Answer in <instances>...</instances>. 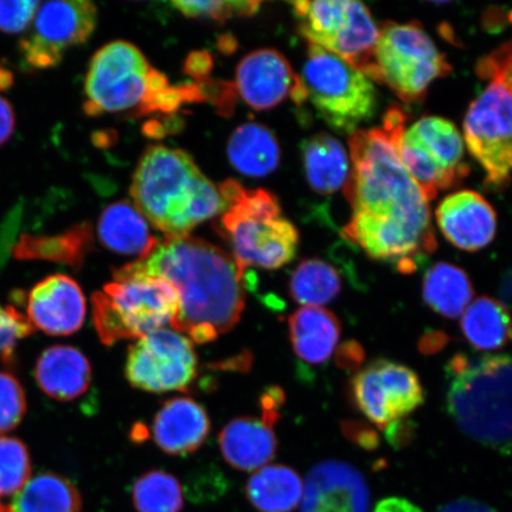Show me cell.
<instances>
[{
  "mask_svg": "<svg viewBox=\"0 0 512 512\" xmlns=\"http://www.w3.org/2000/svg\"><path fill=\"white\" fill-rule=\"evenodd\" d=\"M344 195L352 209L342 234L369 258L412 274L437 249L430 207L380 128L349 137Z\"/></svg>",
  "mask_w": 512,
  "mask_h": 512,
  "instance_id": "1",
  "label": "cell"
},
{
  "mask_svg": "<svg viewBox=\"0 0 512 512\" xmlns=\"http://www.w3.org/2000/svg\"><path fill=\"white\" fill-rule=\"evenodd\" d=\"M246 270L213 243L165 238L149 254L113 272L114 280L158 278L176 288L179 299L172 328L192 342H214L233 330L246 307Z\"/></svg>",
  "mask_w": 512,
  "mask_h": 512,
  "instance_id": "2",
  "label": "cell"
},
{
  "mask_svg": "<svg viewBox=\"0 0 512 512\" xmlns=\"http://www.w3.org/2000/svg\"><path fill=\"white\" fill-rule=\"evenodd\" d=\"M134 206L165 238L187 236L198 224L222 213L219 189L187 153L151 146L134 172Z\"/></svg>",
  "mask_w": 512,
  "mask_h": 512,
  "instance_id": "3",
  "label": "cell"
},
{
  "mask_svg": "<svg viewBox=\"0 0 512 512\" xmlns=\"http://www.w3.org/2000/svg\"><path fill=\"white\" fill-rule=\"evenodd\" d=\"M447 412L459 430L497 450L512 445V356H453L446 366Z\"/></svg>",
  "mask_w": 512,
  "mask_h": 512,
  "instance_id": "4",
  "label": "cell"
},
{
  "mask_svg": "<svg viewBox=\"0 0 512 512\" xmlns=\"http://www.w3.org/2000/svg\"><path fill=\"white\" fill-rule=\"evenodd\" d=\"M223 211L220 233L232 248L233 258L248 266L279 270L290 264L299 246L294 224L281 219L278 198L264 189L249 190L234 179L220 185Z\"/></svg>",
  "mask_w": 512,
  "mask_h": 512,
  "instance_id": "5",
  "label": "cell"
},
{
  "mask_svg": "<svg viewBox=\"0 0 512 512\" xmlns=\"http://www.w3.org/2000/svg\"><path fill=\"white\" fill-rule=\"evenodd\" d=\"M400 107L389 108L383 132L427 202L439 192L459 187L470 175L462 134L450 120L424 117L408 128Z\"/></svg>",
  "mask_w": 512,
  "mask_h": 512,
  "instance_id": "6",
  "label": "cell"
},
{
  "mask_svg": "<svg viewBox=\"0 0 512 512\" xmlns=\"http://www.w3.org/2000/svg\"><path fill=\"white\" fill-rule=\"evenodd\" d=\"M169 86L166 76L151 67L136 46L124 41L108 43L89 63L83 111L88 117L130 110L153 113L158 96Z\"/></svg>",
  "mask_w": 512,
  "mask_h": 512,
  "instance_id": "7",
  "label": "cell"
},
{
  "mask_svg": "<svg viewBox=\"0 0 512 512\" xmlns=\"http://www.w3.org/2000/svg\"><path fill=\"white\" fill-rule=\"evenodd\" d=\"M176 288L163 279L113 280L92 297L93 323L100 341L111 345L140 339L174 323Z\"/></svg>",
  "mask_w": 512,
  "mask_h": 512,
  "instance_id": "8",
  "label": "cell"
},
{
  "mask_svg": "<svg viewBox=\"0 0 512 512\" xmlns=\"http://www.w3.org/2000/svg\"><path fill=\"white\" fill-rule=\"evenodd\" d=\"M302 80L306 101L338 132L351 134L375 117L373 81L330 51L309 44Z\"/></svg>",
  "mask_w": 512,
  "mask_h": 512,
  "instance_id": "9",
  "label": "cell"
},
{
  "mask_svg": "<svg viewBox=\"0 0 512 512\" xmlns=\"http://www.w3.org/2000/svg\"><path fill=\"white\" fill-rule=\"evenodd\" d=\"M376 80L406 104H420L433 83L452 73L451 63L419 22H387L375 50Z\"/></svg>",
  "mask_w": 512,
  "mask_h": 512,
  "instance_id": "10",
  "label": "cell"
},
{
  "mask_svg": "<svg viewBox=\"0 0 512 512\" xmlns=\"http://www.w3.org/2000/svg\"><path fill=\"white\" fill-rule=\"evenodd\" d=\"M292 6L299 30L311 46L330 51L371 81L376 80L380 28L366 5L352 0H303Z\"/></svg>",
  "mask_w": 512,
  "mask_h": 512,
  "instance_id": "11",
  "label": "cell"
},
{
  "mask_svg": "<svg viewBox=\"0 0 512 512\" xmlns=\"http://www.w3.org/2000/svg\"><path fill=\"white\" fill-rule=\"evenodd\" d=\"M467 149L485 172L490 189L503 190L512 178V93L498 81L471 102L464 119Z\"/></svg>",
  "mask_w": 512,
  "mask_h": 512,
  "instance_id": "12",
  "label": "cell"
},
{
  "mask_svg": "<svg viewBox=\"0 0 512 512\" xmlns=\"http://www.w3.org/2000/svg\"><path fill=\"white\" fill-rule=\"evenodd\" d=\"M347 393L352 407L382 431L425 402L418 374L405 364L382 358L352 375Z\"/></svg>",
  "mask_w": 512,
  "mask_h": 512,
  "instance_id": "13",
  "label": "cell"
},
{
  "mask_svg": "<svg viewBox=\"0 0 512 512\" xmlns=\"http://www.w3.org/2000/svg\"><path fill=\"white\" fill-rule=\"evenodd\" d=\"M125 376L144 392H187L198 376L194 344L176 331L152 332L128 347Z\"/></svg>",
  "mask_w": 512,
  "mask_h": 512,
  "instance_id": "14",
  "label": "cell"
},
{
  "mask_svg": "<svg viewBox=\"0 0 512 512\" xmlns=\"http://www.w3.org/2000/svg\"><path fill=\"white\" fill-rule=\"evenodd\" d=\"M96 22L98 9L87 0L41 3L29 34L19 42L24 66L29 70L59 66L68 49L88 41Z\"/></svg>",
  "mask_w": 512,
  "mask_h": 512,
  "instance_id": "15",
  "label": "cell"
},
{
  "mask_svg": "<svg viewBox=\"0 0 512 512\" xmlns=\"http://www.w3.org/2000/svg\"><path fill=\"white\" fill-rule=\"evenodd\" d=\"M236 91L248 106L267 111L291 98L297 105L306 101L299 76L286 57L274 49H260L243 57L236 69Z\"/></svg>",
  "mask_w": 512,
  "mask_h": 512,
  "instance_id": "16",
  "label": "cell"
},
{
  "mask_svg": "<svg viewBox=\"0 0 512 512\" xmlns=\"http://www.w3.org/2000/svg\"><path fill=\"white\" fill-rule=\"evenodd\" d=\"M261 416H243L224 426L219 441L221 453L234 469L251 472L266 466L277 453L274 426L280 419L281 403L261 398Z\"/></svg>",
  "mask_w": 512,
  "mask_h": 512,
  "instance_id": "17",
  "label": "cell"
},
{
  "mask_svg": "<svg viewBox=\"0 0 512 512\" xmlns=\"http://www.w3.org/2000/svg\"><path fill=\"white\" fill-rule=\"evenodd\" d=\"M370 491L356 467L326 460L307 475L300 512H369Z\"/></svg>",
  "mask_w": 512,
  "mask_h": 512,
  "instance_id": "18",
  "label": "cell"
},
{
  "mask_svg": "<svg viewBox=\"0 0 512 512\" xmlns=\"http://www.w3.org/2000/svg\"><path fill=\"white\" fill-rule=\"evenodd\" d=\"M86 313L85 294L80 285L68 275H50L29 293V322L35 329L48 335L75 334L85 323Z\"/></svg>",
  "mask_w": 512,
  "mask_h": 512,
  "instance_id": "19",
  "label": "cell"
},
{
  "mask_svg": "<svg viewBox=\"0 0 512 512\" xmlns=\"http://www.w3.org/2000/svg\"><path fill=\"white\" fill-rule=\"evenodd\" d=\"M435 216L446 240L462 251L473 253L488 247L497 233L496 211L476 191L448 195L439 204Z\"/></svg>",
  "mask_w": 512,
  "mask_h": 512,
  "instance_id": "20",
  "label": "cell"
},
{
  "mask_svg": "<svg viewBox=\"0 0 512 512\" xmlns=\"http://www.w3.org/2000/svg\"><path fill=\"white\" fill-rule=\"evenodd\" d=\"M209 432L210 419L206 408L190 398L164 402L152 424L153 440L170 456H188L196 452Z\"/></svg>",
  "mask_w": 512,
  "mask_h": 512,
  "instance_id": "21",
  "label": "cell"
},
{
  "mask_svg": "<svg viewBox=\"0 0 512 512\" xmlns=\"http://www.w3.org/2000/svg\"><path fill=\"white\" fill-rule=\"evenodd\" d=\"M38 386L49 398L73 401L85 394L92 382V366L79 349L54 345L42 352L36 363Z\"/></svg>",
  "mask_w": 512,
  "mask_h": 512,
  "instance_id": "22",
  "label": "cell"
},
{
  "mask_svg": "<svg viewBox=\"0 0 512 512\" xmlns=\"http://www.w3.org/2000/svg\"><path fill=\"white\" fill-rule=\"evenodd\" d=\"M290 341L296 355L310 364L328 362L342 334L341 322L323 307L305 306L288 318Z\"/></svg>",
  "mask_w": 512,
  "mask_h": 512,
  "instance_id": "23",
  "label": "cell"
},
{
  "mask_svg": "<svg viewBox=\"0 0 512 512\" xmlns=\"http://www.w3.org/2000/svg\"><path fill=\"white\" fill-rule=\"evenodd\" d=\"M99 240L110 251L143 258L158 245L142 213L127 201L108 206L98 222Z\"/></svg>",
  "mask_w": 512,
  "mask_h": 512,
  "instance_id": "24",
  "label": "cell"
},
{
  "mask_svg": "<svg viewBox=\"0 0 512 512\" xmlns=\"http://www.w3.org/2000/svg\"><path fill=\"white\" fill-rule=\"evenodd\" d=\"M307 183L320 195L335 194L347 184L351 165L345 147L328 133H318L302 143Z\"/></svg>",
  "mask_w": 512,
  "mask_h": 512,
  "instance_id": "25",
  "label": "cell"
},
{
  "mask_svg": "<svg viewBox=\"0 0 512 512\" xmlns=\"http://www.w3.org/2000/svg\"><path fill=\"white\" fill-rule=\"evenodd\" d=\"M92 247L93 229L85 222L56 235L23 234L12 253L19 260L59 262L79 271Z\"/></svg>",
  "mask_w": 512,
  "mask_h": 512,
  "instance_id": "26",
  "label": "cell"
},
{
  "mask_svg": "<svg viewBox=\"0 0 512 512\" xmlns=\"http://www.w3.org/2000/svg\"><path fill=\"white\" fill-rule=\"evenodd\" d=\"M228 158L240 174L265 177L278 169L280 146L270 128L246 123L233 132L228 142Z\"/></svg>",
  "mask_w": 512,
  "mask_h": 512,
  "instance_id": "27",
  "label": "cell"
},
{
  "mask_svg": "<svg viewBox=\"0 0 512 512\" xmlns=\"http://www.w3.org/2000/svg\"><path fill=\"white\" fill-rule=\"evenodd\" d=\"M304 483L292 467L266 465L249 477L246 495L256 511L293 512L302 502Z\"/></svg>",
  "mask_w": 512,
  "mask_h": 512,
  "instance_id": "28",
  "label": "cell"
},
{
  "mask_svg": "<svg viewBox=\"0 0 512 512\" xmlns=\"http://www.w3.org/2000/svg\"><path fill=\"white\" fill-rule=\"evenodd\" d=\"M460 329L479 351L501 350L512 343V316L508 306L495 298L480 297L467 307Z\"/></svg>",
  "mask_w": 512,
  "mask_h": 512,
  "instance_id": "29",
  "label": "cell"
},
{
  "mask_svg": "<svg viewBox=\"0 0 512 512\" xmlns=\"http://www.w3.org/2000/svg\"><path fill=\"white\" fill-rule=\"evenodd\" d=\"M475 296L467 273L448 262H437L428 268L422 280V298L432 311L448 319L463 315Z\"/></svg>",
  "mask_w": 512,
  "mask_h": 512,
  "instance_id": "30",
  "label": "cell"
},
{
  "mask_svg": "<svg viewBox=\"0 0 512 512\" xmlns=\"http://www.w3.org/2000/svg\"><path fill=\"white\" fill-rule=\"evenodd\" d=\"M10 508L12 512H81L82 499L69 479L43 473L17 492Z\"/></svg>",
  "mask_w": 512,
  "mask_h": 512,
  "instance_id": "31",
  "label": "cell"
},
{
  "mask_svg": "<svg viewBox=\"0 0 512 512\" xmlns=\"http://www.w3.org/2000/svg\"><path fill=\"white\" fill-rule=\"evenodd\" d=\"M341 274L322 259H305L288 281V293L294 302L319 307L331 302L342 292Z\"/></svg>",
  "mask_w": 512,
  "mask_h": 512,
  "instance_id": "32",
  "label": "cell"
},
{
  "mask_svg": "<svg viewBox=\"0 0 512 512\" xmlns=\"http://www.w3.org/2000/svg\"><path fill=\"white\" fill-rule=\"evenodd\" d=\"M132 498L138 512H182L184 509L181 482L163 470L143 473L133 484Z\"/></svg>",
  "mask_w": 512,
  "mask_h": 512,
  "instance_id": "33",
  "label": "cell"
},
{
  "mask_svg": "<svg viewBox=\"0 0 512 512\" xmlns=\"http://www.w3.org/2000/svg\"><path fill=\"white\" fill-rule=\"evenodd\" d=\"M30 475L27 446L16 438L0 437V496L17 494L29 482Z\"/></svg>",
  "mask_w": 512,
  "mask_h": 512,
  "instance_id": "34",
  "label": "cell"
},
{
  "mask_svg": "<svg viewBox=\"0 0 512 512\" xmlns=\"http://www.w3.org/2000/svg\"><path fill=\"white\" fill-rule=\"evenodd\" d=\"M176 10L190 18H210L226 22L233 17H251L259 11L260 2H178L171 3Z\"/></svg>",
  "mask_w": 512,
  "mask_h": 512,
  "instance_id": "35",
  "label": "cell"
},
{
  "mask_svg": "<svg viewBox=\"0 0 512 512\" xmlns=\"http://www.w3.org/2000/svg\"><path fill=\"white\" fill-rule=\"evenodd\" d=\"M27 412L24 389L14 375L0 371V434L14 430Z\"/></svg>",
  "mask_w": 512,
  "mask_h": 512,
  "instance_id": "36",
  "label": "cell"
},
{
  "mask_svg": "<svg viewBox=\"0 0 512 512\" xmlns=\"http://www.w3.org/2000/svg\"><path fill=\"white\" fill-rule=\"evenodd\" d=\"M476 73L482 80L503 83L512 93V41L480 59Z\"/></svg>",
  "mask_w": 512,
  "mask_h": 512,
  "instance_id": "37",
  "label": "cell"
},
{
  "mask_svg": "<svg viewBox=\"0 0 512 512\" xmlns=\"http://www.w3.org/2000/svg\"><path fill=\"white\" fill-rule=\"evenodd\" d=\"M34 331L28 317L15 307L0 305V354L10 356L19 339L28 337Z\"/></svg>",
  "mask_w": 512,
  "mask_h": 512,
  "instance_id": "38",
  "label": "cell"
},
{
  "mask_svg": "<svg viewBox=\"0 0 512 512\" xmlns=\"http://www.w3.org/2000/svg\"><path fill=\"white\" fill-rule=\"evenodd\" d=\"M41 3L35 0L24 2H0V31L5 34H21L31 28Z\"/></svg>",
  "mask_w": 512,
  "mask_h": 512,
  "instance_id": "39",
  "label": "cell"
},
{
  "mask_svg": "<svg viewBox=\"0 0 512 512\" xmlns=\"http://www.w3.org/2000/svg\"><path fill=\"white\" fill-rule=\"evenodd\" d=\"M195 82L200 85L206 101L209 100L213 102L221 114L230 115L233 113L236 94H238L233 83L211 81L209 78Z\"/></svg>",
  "mask_w": 512,
  "mask_h": 512,
  "instance_id": "40",
  "label": "cell"
},
{
  "mask_svg": "<svg viewBox=\"0 0 512 512\" xmlns=\"http://www.w3.org/2000/svg\"><path fill=\"white\" fill-rule=\"evenodd\" d=\"M342 431L351 443L364 448V450L373 451L380 445L379 434L373 427H370L360 421H344Z\"/></svg>",
  "mask_w": 512,
  "mask_h": 512,
  "instance_id": "41",
  "label": "cell"
},
{
  "mask_svg": "<svg viewBox=\"0 0 512 512\" xmlns=\"http://www.w3.org/2000/svg\"><path fill=\"white\" fill-rule=\"evenodd\" d=\"M364 361V350L360 343L348 341L337 350L336 363L343 370H357Z\"/></svg>",
  "mask_w": 512,
  "mask_h": 512,
  "instance_id": "42",
  "label": "cell"
},
{
  "mask_svg": "<svg viewBox=\"0 0 512 512\" xmlns=\"http://www.w3.org/2000/svg\"><path fill=\"white\" fill-rule=\"evenodd\" d=\"M213 69V59L207 51H195L190 54L185 62V73L196 81L208 79V76Z\"/></svg>",
  "mask_w": 512,
  "mask_h": 512,
  "instance_id": "43",
  "label": "cell"
},
{
  "mask_svg": "<svg viewBox=\"0 0 512 512\" xmlns=\"http://www.w3.org/2000/svg\"><path fill=\"white\" fill-rule=\"evenodd\" d=\"M16 113L11 102L0 95V147L9 142L14 136Z\"/></svg>",
  "mask_w": 512,
  "mask_h": 512,
  "instance_id": "44",
  "label": "cell"
},
{
  "mask_svg": "<svg viewBox=\"0 0 512 512\" xmlns=\"http://www.w3.org/2000/svg\"><path fill=\"white\" fill-rule=\"evenodd\" d=\"M415 427L411 421L400 420L386 428L387 439L390 445L401 448L411 443L414 438Z\"/></svg>",
  "mask_w": 512,
  "mask_h": 512,
  "instance_id": "45",
  "label": "cell"
},
{
  "mask_svg": "<svg viewBox=\"0 0 512 512\" xmlns=\"http://www.w3.org/2000/svg\"><path fill=\"white\" fill-rule=\"evenodd\" d=\"M373 512H424L406 498L389 497L382 499Z\"/></svg>",
  "mask_w": 512,
  "mask_h": 512,
  "instance_id": "46",
  "label": "cell"
},
{
  "mask_svg": "<svg viewBox=\"0 0 512 512\" xmlns=\"http://www.w3.org/2000/svg\"><path fill=\"white\" fill-rule=\"evenodd\" d=\"M438 512H497L484 503L473 501V499L462 498L444 505Z\"/></svg>",
  "mask_w": 512,
  "mask_h": 512,
  "instance_id": "47",
  "label": "cell"
},
{
  "mask_svg": "<svg viewBox=\"0 0 512 512\" xmlns=\"http://www.w3.org/2000/svg\"><path fill=\"white\" fill-rule=\"evenodd\" d=\"M447 336L438 331L428 332L420 339L419 348L422 354L432 355L445 348Z\"/></svg>",
  "mask_w": 512,
  "mask_h": 512,
  "instance_id": "48",
  "label": "cell"
},
{
  "mask_svg": "<svg viewBox=\"0 0 512 512\" xmlns=\"http://www.w3.org/2000/svg\"><path fill=\"white\" fill-rule=\"evenodd\" d=\"M0 512H12L10 507H5L4 504L0 503Z\"/></svg>",
  "mask_w": 512,
  "mask_h": 512,
  "instance_id": "49",
  "label": "cell"
}]
</instances>
